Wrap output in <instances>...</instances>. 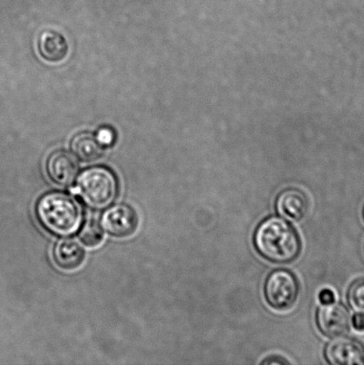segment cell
<instances>
[{"label": "cell", "mask_w": 364, "mask_h": 365, "mask_svg": "<svg viewBox=\"0 0 364 365\" xmlns=\"http://www.w3.org/2000/svg\"><path fill=\"white\" fill-rule=\"evenodd\" d=\"M254 245L260 255L276 264L290 263L301 252L297 231L279 217H271L260 223L254 234Z\"/></svg>", "instance_id": "obj_1"}, {"label": "cell", "mask_w": 364, "mask_h": 365, "mask_svg": "<svg viewBox=\"0 0 364 365\" xmlns=\"http://www.w3.org/2000/svg\"><path fill=\"white\" fill-rule=\"evenodd\" d=\"M36 212L46 230L60 237H68L80 230L83 222L80 204L66 193L53 192L39 199Z\"/></svg>", "instance_id": "obj_2"}, {"label": "cell", "mask_w": 364, "mask_h": 365, "mask_svg": "<svg viewBox=\"0 0 364 365\" xmlns=\"http://www.w3.org/2000/svg\"><path fill=\"white\" fill-rule=\"evenodd\" d=\"M118 181L112 171L105 168H91L78 178L76 192L85 205L103 210L109 207L118 195Z\"/></svg>", "instance_id": "obj_3"}, {"label": "cell", "mask_w": 364, "mask_h": 365, "mask_svg": "<svg viewBox=\"0 0 364 365\" xmlns=\"http://www.w3.org/2000/svg\"><path fill=\"white\" fill-rule=\"evenodd\" d=\"M264 292L271 307L277 310H286L291 309L298 299V282L291 271L274 270L266 278Z\"/></svg>", "instance_id": "obj_4"}, {"label": "cell", "mask_w": 364, "mask_h": 365, "mask_svg": "<svg viewBox=\"0 0 364 365\" xmlns=\"http://www.w3.org/2000/svg\"><path fill=\"white\" fill-rule=\"evenodd\" d=\"M324 356L333 365H363L364 346L355 339L338 336L328 343Z\"/></svg>", "instance_id": "obj_5"}, {"label": "cell", "mask_w": 364, "mask_h": 365, "mask_svg": "<svg viewBox=\"0 0 364 365\" xmlns=\"http://www.w3.org/2000/svg\"><path fill=\"white\" fill-rule=\"evenodd\" d=\"M351 317L347 307L340 303L323 305L317 310L316 324L327 337H338L348 332Z\"/></svg>", "instance_id": "obj_6"}, {"label": "cell", "mask_w": 364, "mask_h": 365, "mask_svg": "<svg viewBox=\"0 0 364 365\" xmlns=\"http://www.w3.org/2000/svg\"><path fill=\"white\" fill-rule=\"evenodd\" d=\"M102 225L110 235L128 237L137 230L138 217L130 207L120 204L105 211L103 215Z\"/></svg>", "instance_id": "obj_7"}, {"label": "cell", "mask_w": 364, "mask_h": 365, "mask_svg": "<svg viewBox=\"0 0 364 365\" xmlns=\"http://www.w3.org/2000/svg\"><path fill=\"white\" fill-rule=\"evenodd\" d=\"M46 170L50 178L57 185L68 186L73 185L76 180L78 165L71 153L57 151L49 156Z\"/></svg>", "instance_id": "obj_8"}, {"label": "cell", "mask_w": 364, "mask_h": 365, "mask_svg": "<svg viewBox=\"0 0 364 365\" xmlns=\"http://www.w3.org/2000/svg\"><path fill=\"white\" fill-rule=\"evenodd\" d=\"M277 212L292 221L301 220L308 213L309 202L305 193L297 188H288L278 195Z\"/></svg>", "instance_id": "obj_9"}, {"label": "cell", "mask_w": 364, "mask_h": 365, "mask_svg": "<svg viewBox=\"0 0 364 365\" xmlns=\"http://www.w3.org/2000/svg\"><path fill=\"white\" fill-rule=\"evenodd\" d=\"M53 259L63 269L74 270L84 262L85 252L75 240L63 239L56 243L53 249Z\"/></svg>", "instance_id": "obj_10"}, {"label": "cell", "mask_w": 364, "mask_h": 365, "mask_svg": "<svg viewBox=\"0 0 364 365\" xmlns=\"http://www.w3.org/2000/svg\"><path fill=\"white\" fill-rule=\"evenodd\" d=\"M38 50L43 58L56 63L66 58L68 44L66 38L58 32L45 31L39 36Z\"/></svg>", "instance_id": "obj_11"}, {"label": "cell", "mask_w": 364, "mask_h": 365, "mask_svg": "<svg viewBox=\"0 0 364 365\" xmlns=\"http://www.w3.org/2000/svg\"><path fill=\"white\" fill-rule=\"evenodd\" d=\"M71 148L78 158L85 163L98 160L103 155V145L89 133L77 135L71 142Z\"/></svg>", "instance_id": "obj_12"}, {"label": "cell", "mask_w": 364, "mask_h": 365, "mask_svg": "<svg viewBox=\"0 0 364 365\" xmlns=\"http://www.w3.org/2000/svg\"><path fill=\"white\" fill-rule=\"evenodd\" d=\"M80 239L85 246H98L103 240V229L96 222L89 221L81 228Z\"/></svg>", "instance_id": "obj_13"}, {"label": "cell", "mask_w": 364, "mask_h": 365, "mask_svg": "<svg viewBox=\"0 0 364 365\" xmlns=\"http://www.w3.org/2000/svg\"><path fill=\"white\" fill-rule=\"evenodd\" d=\"M348 299L353 309L364 312V277L353 282L348 289Z\"/></svg>", "instance_id": "obj_14"}, {"label": "cell", "mask_w": 364, "mask_h": 365, "mask_svg": "<svg viewBox=\"0 0 364 365\" xmlns=\"http://www.w3.org/2000/svg\"><path fill=\"white\" fill-rule=\"evenodd\" d=\"M96 138L102 145H110L113 144L114 139H115V135L113 130L109 128H100L98 132Z\"/></svg>", "instance_id": "obj_15"}, {"label": "cell", "mask_w": 364, "mask_h": 365, "mask_svg": "<svg viewBox=\"0 0 364 365\" xmlns=\"http://www.w3.org/2000/svg\"><path fill=\"white\" fill-rule=\"evenodd\" d=\"M319 299L323 305H329V304L335 302L334 293L329 289H324L320 292Z\"/></svg>", "instance_id": "obj_16"}, {"label": "cell", "mask_w": 364, "mask_h": 365, "mask_svg": "<svg viewBox=\"0 0 364 365\" xmlns=\"http://www.w3.org/2000/svg\"><path fill=\"white\" fill-rule=\"evenodd\" d=\"M353 327L358 331H364V313L355 314L352 318Z\"/></svg>", "instance_id": "obj_17"}, {"label": "cell", "mask_w": 364, "mask_h": 365, "mask_svg": "<svg viewBox=\"0 0 364 365\" xmlns=\"http://www.w3.org/2000/svg\"><path fill=\"white\" fill-rule=\"evenodd\" d=\"M363 217H364V207H363Z\"/></svg>", "instance_id": "obj_18"}]
</instances>
